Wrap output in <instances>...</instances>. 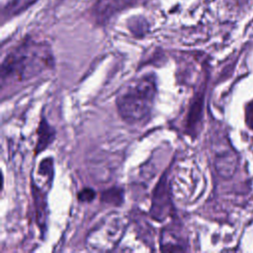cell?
<instances>
[{"label":"cell","mask_w":253,"mask_h":253,"mask_svg":"<svg viewBox=\"0 0 253 253\" xmlns=\"http://www.w3.org/2000/svg\"><path fill=\"white\" fill-rule=\"evenodd\" d=\"M127 225L126 218L119 212H109L88 233L87 246L94 251H110L122 239Z\"/></svg>","instance_id":"3957f363"},{"label":"cell","mask_w":253,"mask_h":253,"mask_svg":"<svg viewBox=\"0 0 253 253\" xmlns=\"http://www.w3.org/2000/svg\"><path fill=\"white\" fill-rule=\"evenodd\" d=\"M214 167L216 172L222 178H230L237 167V156L226 142L224 145H218L214 150Z\"/></svg>","instance_id":"5b68a950"},{"label":"cell","mask_w":253,"mask_h":253,"mask_svg":"<svg viewBox=\"0 0 253 253\" xmlns=\"http://www.w3.org/2000/svg\"><path fill=\"white\" fill-rule=\"evenodd\" d=\"M203 101H204V95L203 93L198 96L196 99V102L192 104L191 110L189 112V116L187 119V127L191 129H195L199 123L201 122L202 118V111H203Z\"/></svg>","instance_id":"8fae6325"},{"label":"cell","mask_w":253,"mask_h":253,"mask_svg":"<svg viewBox=\"0 0 253 253\" xmlns=\"http://www.w3.org/2000/svg\"><path fill=\"white\" fill-rule=\"evenodd\" d=\"M156 94L154 74L147 73L129 80L120 89L116 98L120 117L130 125L147 120L153 110Z\"/></svg>","instance_id":"7a4b0ae2"},{"label":"cell","mask_w":253,"mask_h":253,"mask_svg":"<svg viewBox=\"0 0 253 253\" xmlns=\"http://www.w3.org/2000/svg\"><path fill=\"white\" fill-rule=\"evenodd\" d=\"M101 201L109 205L119 206L124 201V191L118 187L105 190L101 195Z\"/></svg>","instance_id":"7c38bea8"},{"label":"cell","mask_w":253,"mask_h":253,"mask_svg":"<svg viewBox=\"0 0 253 253\" xmlns=\"http://www.w3.org/2000/svg\"><path fill=\"white\" fill-rule=\"evenodd\" d=\"M182 225L172 223L165 226L160 233V249L162 251H185L187 239Z\"/></svg>","instance_id":"8992f818"},{"label":"cell","mask_w":253,"mask_h":253,"mask_svg":"<svg viewBox=\"0 0 253 253\" xmlns=\"http://www.w3.org/2000/svg\"><path fill=\"white\" fill-rule=\"evenodd\" d=\"M55 138V129L48 124V122L42 118L38 130H37V143L35 147L36 154L42 152L46 147H48Z\"/></svg>","instance_id":"ba28073f"},{"label":"cell","mask_w":253,"mask_h":253,"mask_svg":"<svg viewBox=\"0 0 253 253\" xmlns=\"http://www.w3.org/2000/svg\"><path fill=\"white\" fill-rule=\"evenodd\" d=\"M96 197V192L92 188H83L77 195L78 201L83 203L92 202Z\"/></svg>","instance_id":"4fadbf2b"},{"label":"cell","mask_w":253,"mask_h":253,"mask_svg":"<svg viewBox=\"0 0 253 253\" xmlns=\"http://www.w3.org/2000/svg\"><path fill=\"white\" fill-rule=\"evenodd\" d=\"M33 182V181H32ZM47 191L43 190L38 186L35 182L32 183V196L34 199L36 219L39 227L42 231H44L46 226L47 218V201H46Z\"/></svg>","instance_id":"52a82bcc"},{"label":"cell","mask_w":253,"mask_h":253,"mask_svg":"<svg viewBox=\"0 0 253 253\" xmlns=\"http://www.w3.org/2000/svg\"><path fill=\"white\" fill-rule=\"evenodd\" d=\"M127 2V0H99L96 3V6H94V10L98 15L104 11L99 16V19H107L110 15L112 16L118 9L120 10L124 8Z\"/></svg>","instance_id":"30bf717a"},{"label":"cell","mask_w":253,"mask_h":253,"mask_svg":"<svg viewBox=\"0 0 253 253\" xmlns=\"http://www.w3.org/2000/svg\"><path fill=\"white\" fill-rule=\"evenodd\" d=\"M54 57L48 43L31 39L13 47L1 63V87L24 84L53 68Z\"/></svg>","instance_id":"6da1fadb"},{"label":"cell","mask_w":253,"mask_h":253,"mask_svg":"<svg viewBox=\"0 0 253 253\" xmlns=\"http://www.w3.org/2000/svg\"><path fill=\"white\" fill-rule=\"evenodd\" d=\"M245 123L250 129H253V101L249 102L245 107Z\"/></svg>","instance_id":"5bb4252c"},{"label":"cell","mask_w":253,"mask_h":253,"mask_svg":"<svg viewBox=\"0 0 253 253\" xmlns=\"http://www.w3.org/2000/svg\"><path fill=\"white\" fill-rule=\"evenodd\" d=\"M172 211L173 207L169 196L167 176L163 175L154 189L150 213L154 219L163 220L171 214Z\"/></svg>","instance_id":"277c9868"},{"label":"cell","mask_w":253,"mask_h":253,"mask_svg":"<svg viewBox=\"0 0 253 253\" xmlns=\"http://www.w3.org/2000/svg\"><path fill=\"white\" fill-rule=\"evenodd\" d=\"M53 172H54L53 159L51 157L43 158L42 160H41L38 166V171H37V174L40 177V183H36V182L35 183L41 188H42L43 190L48 192V189L53 179Z\"/></svg>","instance_id":"9c48e42d"}]
</instances>
